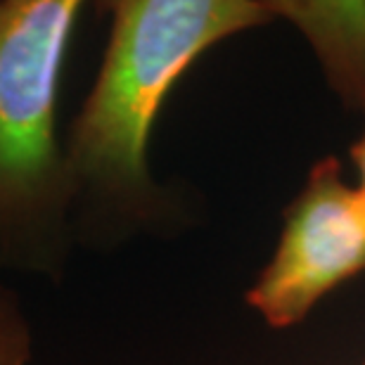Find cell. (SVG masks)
Masks as SVG:
<instances>
[{
  "label": "cell",
  "instance_id": "cell-1",
  "mask_svg": "<svg viewBox=\"0 0 365 365\" xmlns=\"http://www.w3.org/2000/svg\"><path fill=\"white\" fill-rule=\"evenodd\" d=\"M100 7L112 19L107 48L64 138L76 245L164 216L166 190L148 159L162 105L216 43L280 17L277 3L259 0H114Z\"/></svg>",
  "mask_w": 365,
  "mask_h": 365
},
{
  "label": "cell",
  "instance_id": "cell-2",
  "mask_svg": "<svg viewBox=\"0 0 365 365\" xmlns=\"http://www.w3.org/2000/svg\"><path fill=\"white\" fill-rule=\"evenodd\" d=\"M81 0H0V271L62 282L74 190L60 93Z\"/></svg>",
  "mask_w": 365,
  "mask_h": 365
},
{
  "label": "cell",
  "instance_id": "cell-3",
  "mask_svg": "<svg viewBox=\"0 0 365 365\" xmlns=\"http://www.w3.org/2000/svg\"><path fill=\"white\" fill-rule=\"evenodd\" d=\"M365 271V197L334 157L320 159L284 216L271 264L247 302L273 327H292L337 284Z\"/></svg>",
  "mask_w": 365,
  "mask_h": 365
},
{
  "label": "cell",
  "instance_id": "cell-4",
  "mask_svg": "<svg viewBox=\"0 0 365 365\" xmlns=\"http://www.w3.org/2000/svg\"><path fill=\"white\" fill-rule=\"evenodd\" d=\"M34 327L24 299L10 284L0 282V365H31Z\"/></svg>",
  "mask_w": 365,
  "mask_h": 365
},
{
  "label": "cell",
  "instance_id": "cell-5",
  "mask_svg": "<svg viewBox=\"0 0 365 365\" xmlns=\"http://www.w3.org/2000/svg\"><path fill=\"white\" fill-rule=\"evenodd\" d=\"M351 159H354V164H356V169H359V176H361V195L365 197V133L359 143L351 148Z\"/></svg>",
  "mask_w": 365,
  "mask_h": 365
}]
</instances>
